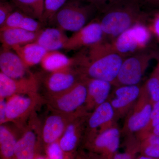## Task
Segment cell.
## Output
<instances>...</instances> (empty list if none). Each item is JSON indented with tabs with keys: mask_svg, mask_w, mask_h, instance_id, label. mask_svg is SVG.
I'll return each instance as SVG.
<instances>
[{
	"mask_svg": "<svg viewBox=\"0 0 159 159\" xmlns=\"http://www.w3.org/2000/svg\"><path fill=\"white\" fill-rule=\"evenodd\" d=\"M73 58V67L82 77L105 80L113 85L125 57L104 40L81 49Z\"/></svg>",
	"mask_w": 159,
	"mask_h": 159,
	"instance_id": "6da1fadb",
	"label": "cell"
},
{
	"mask_svg": "<svg viewBox=\"0 0 159 159\" xmlns=\"http://www.w3.org/2000/svg\"><path fill=\"white\" fill-rule=\"evenodd\" d=\"M139 0H122L100 11L98 21L105 36L111 41L120 34L139 23L145 24L148 13L142 9Z\"/></svg>",
	"mask_w": 159,
	"mask_h": 159,
	"instance_id": "7a4b0ae2",
	"label": "cell"
},
{
	"mask_svg": "<svg viewBox=\"0 0 159 159\" xmlns=\"http://www.w3.org/2000/svg\"><path fill=\"white\" fill-rule=\"evenodd\" d=\"M83 2L81 0H72L66 2L51 21L64 31H79L89 23V20L97 10L92 4H84Z\"/></svg>",
	"mask_w": 159,
	"mask_h": 159,
	"instance_id": "3957f363",
	"label": "cell"
},
{
	"mask_svg": "<svg viewBox=\"0 0 159 159\" xmlns=\"http://www.w3.org/2000/svg\"><path fill=\"white\" fill-rule=\"evenodd\" d=\"M157 57L156 52L147 48L125 57L113 85H138L151 61Z\"/></svg>",
	"mask_w": 159,
	"mask_h": 159,
	"instance_id": "277c9868",
	"label": "cell"
},
{
	"mask_svg": "<svg viewBox=\"0 0 159 159\" xmlns=\"http://www.w3.org/2000/svg\"><path fill=\"white\" fill-rule=\"evenodd\" d=\"M87 95V86L85 79L61 93L46 96L45 103L49 109L64 113L76 112L84 107Z\"/></svg>",
	"mask_w": 159,
	"mask_h": 159,
	"instance_id": "5b68a950",
	"label": "cell"
},
{
	"mask_svg": "<svg viewBox=\"0 0 159 159\" xmlns=\"http://www.w3.org/2000/svg\"><path fill=\"white\" fill-rule=\"evenodd\" d=\"M151 32L144 23H139L124 31L111 43L114 49L124 57L147 48Z\"/></svg>",
	"mask_w": 159,
	"mask_h": 159,
	"instance_id": "8992f818",
	"label": "cell"
},
{
	"mask_svg": "<svg viewBox=\"0 0 159 159\" xmlns=\"http://www.w3.org/2000/svg\"><path fill=\"white\" fill-rule=\"evenodd\" d=\"M84 110H86L84 107L72 114L51 110V113L46 117L41 128H40L41 150L45 151L49 145L59 141L71 121Z\"/></svg>",
	"mask_w": 159,
	"mask_h": 159,
	"instance_id": "52a82bcc",
	"label": "cell"
},
{
	"mask_svg": "<svg viewBox=\"0 0 159 159\" xmlns=\"http://www.w3.org/2000/svg\"><path fill=\"white\" fill-rule=\"evenodd\" d=\"M45 102L39 94L34 96L14 95L7 99L6 123L11 122L21 128L40 104Z\"/></svg>",
	"mask_w": 159,
	"mask_h": 159,
	"instance_id": "ba28073f",
	"label": "cell"
},
{
	"mask_svg": "<svg viewBox=\"0 0 159 159\" xmlns=\"http://www.w3.org/2000/svg\"><path fill=\"white\" fill-rule=\"evenodd\" d=\"M153 104L145 84L133 107L126 116L122 132L126 136L139 133L145 128L150 119Z\"/></svg>",
	"mask_w": 159,
	"mask_h": 159,
	"instance_id": "9c48e42d",
	"label": "cell"
},
{
	"mask_svg": "<svg viewBox=\"0 0 159 159\" xmlns=\"http://www.w3.org/2000/svg\"><path fill=\"white\" fill-rule=\"evenodd\" d=\"M91 113L84 110L69 124L61 139L59 145L66 159H73L82 145L87 121Z\"/></svg>",
	"mask_w": 159,
	"mask_h": 159,
	"instance_id": "30bf717a",
	"label": "cell"
},
{
	"mask_svg": "<svg viewBox=\"0 0 159 159\" xmlns=\"http://www.w3.org/2000/svg\"><path fill=\"white\" fill-rule=\"evenodd\" d=\"M120 136L121 131L116 123L83 144L80 148L100 155L104 159H113L119 151Z\"/></svg>",
	"mask_w": 159,
	"mask_h": 159,
	"instance_id": "8fae6325",
	"label": "cell"
},
{
	"mask_svg": "<svg viewBox=\"0 0 159 159\" xmlns=\"http://www.w3.org/2000/svg\"><path fill=\"white\" fill-rule=\"evenodd\" d=\"M42 77L31 74L19 79H13L0 73V99H8L17 95H38Z\"/></svg>",
	"mask_w": 159,
	"mask_h": 159,
	"instance_id": "7c38bea8",
	"label": "cell"
},
{
	"mask_svg": "<svg viewBox=\"0 0 159 159\" xmlns=\"http://www.w3.org/2000/svg\"><path fill=\"white\" fill-rule=\"evenodd\" d=\"M116 121L115 111L107 100L97 107L89 115L82 145L116 124Z\"/></svg>",
	"mask_w": 159,
	"mask_h": 159,
	"instance_id": "4fadbf2b",
	"label": "cell"
},
{
	"mask_svg": "<svg viewBox=\"0 0 159 159\" xmlns=\"http://www.w3.org/2000/svg\"><path fill=\"white\" fill-rule=\"evenodd\" d=\"M82 77L73 67L61 70L50 72L42 82L46 90V96L61 93L71 89L81 80Z\"/></svg>",
	"mask_w": 159,
	"mask_h": 159,
	"instance_id": "5bb4252c",
	"label": "cell"
},
{
	"mask_svg": "<svg viewBox=\"0 0 159 159\" xmlns=\"http://www.w3.org/2000/svg\"><path fill=\"white\" fill-rule=\"evenodd\" d=\"M104 39L99 21L94 20L69 37L64 49L68 51L81 50L101 42Z\"/></svg>",
	"mask_w": 159,
	"mask_h": 159,
	"instance_id": "9a60e30c",
	"label": "cell"
},
{
	"mask_svg": "<svg viewBox=\"0 0 159 159\" xmlns=\"http://www.w3.org/2000/svg\"><path fill=\"white\" fill-rule=\"evenodd\" d=\"M142 86L138 85L116 87L108 99L113 108L116 121L127 116L141 94Z\"/></svg>",
	"mask_w": 159,
	"mask_h": 159,
	"instance_id": "2e32d148",
	"label": "cell"
},
{
	"mask_svg": "<svg viewBox=\"0 0 159 159\" xmlns=\"http://www.w3.org/2000/svg\"><path fill=\"white\" fill-rule=\"evenodd\" d=\"M39 132L40 128L35 124L30 125L25 129L18 139L15 149V158L38 159L41 150Z\"/></svg>",
	"mask_w": 159,
	"mask_h": 159,
	"instance_id": "e0dca14e",
	"label": "cell"
},
{
	"mask_svg": "<svg viewBox=\"0 0 159 159\" xmlns=\"http://www.w3.org/2000/svg\"><path fill=\"white\" fill-rule=\"evenodd\" d=\"M11 49L2 47L0 53V69L1 73L7 77L19 79L30 76L32 73L20 57Z\"/></svg>",
	"mask_w": 159,
	"mask_h": 159,
	"instance_id": "ac0fdd59",
	"label": "cell"
},
{
	"mask_svg": "<svg viewBox=\"0 0 159 159\" xmlns=\"http://www.w3.org/2000/svg\"><path fill=\"white\" fill-rule=\"evenodd\" d=\"M87 86V95L84 107L91 113L97 107L108 100L112 84L101 80L85 78Z\"/></svg>",
	"mask_w": 159,
	"mask_h": 159,
	"instance_id": "d6986e66",
	"label": "cell"
},
{
	"mask_svg": "<svg viewBox=\"0 0 159 159\" xmlns=\"http://www.w3.org/2000/svg\"><path fill=\"white\" fill-rule=\"evenodd\" d=\"M41 31L33 32L17 28H1L0 40L2 47L11 49L15 46L35 42Z\"/></svg>",
	"mask_w": 159,
	"mask_h": 159,
	"instance_id": "ffe728a7",
	"label": "cell"
},
{
	"mask_svg": "<svg viewBox=\"0 0 159 159\" xmlns=\"http://www.w3.org/2000/svg\"><path fill=\"white\" fill-rule=\"evenodd\" d=\"M69 37L59 28L43 29L36 42L47 51H58L63 48Z\"/></svg>",
	"mask_w": 159,
	"mask_h": 159,
	"instance_id": "44dd1931",
	"label": "cell"
},
{
	"mask_svg": "<svg viewBox=\"0 0 159 159\" xmlns=\"http://www.w3.org/2000/svg\"><path fill=\"white\" fill-rule=\"evenodd\" d=\"M28 67L40 63L47 51L36 42L11 48Z\"/></svg>",
	"mask_w": 159,
	"mask_h": 159,
	"instance_id": "7402d4cb",
	"label": "cell"
},
{
	"mask_svg": "<svg viewBox=\"0 0 159 159\" xmlns=\"http://www.w3.org/2000/svg\"><path fill=\"white\" fill-rule=\"evenodd\" d=\"M40 64L45 71L50 73L73 67L74 59L58 51H47Z\"/></svg>",
	"mask_w": 159,
	"mask_h": 159,
	"instance_id": "603a6c76",
	"label": "cell"
},
{
	"mask_svg": "<svg viewBox=\"0 0 159 159\" xmlns=\"http://www.w3.org/2000/svg\"><path fill=\"white\" fill-rule=\"evenodd\" d=\"M41 22L29 16L20 10L13 11L2 28H14L38 32L42 30Z\"/></svg>",
	"mask_w": 159,
	"mask_h": 159,
	"instance_id": "cb8c5ba5",
	"label": "cell"
},
{
	"mask_svg": "<svg viewBox=\"0 0 159 159\" xmlns=\"http://www.w3.org/2000/svg\"><path fill=\"white\" fill-rule=\"evenodd\" d=\"M18 139L6 124L0 125V155L1 159L14 158L15 149Z\"/></svg>",
	"mask_w": 159,
	"mask_h": 159,
	"instance_id": "d4e9b609",
	"label": "cell"
},
{
	"mask_svg": "<svg viewBox=\"0 0 159 159\" xmlns=\"http://www.w3.org/2000/svg\"><path fill=\"white\" fill-rule=\"evenodd\" d=\"M18 10L42 23L45 0H12Z\"/></svg>",
	"mask_w": 159,
	"mask_h": 159,
	"instance_id": "484cf974",
	"label": "cell"
},
{
	"mask_svg": "<svg viewBox=\"0 0 159 159\" xmlns=\"http://www.w3.org/2000/svg\"><path fill=\"white\" fill-rule=\"evenodd\" d=\"M123 151H118L113 159H136L140 154V140L134 134L126 136Z\"/></svg>",
	"mask_w": 159,
	"mask_h": 159,
	"instance_id": "4316f807",
	"label": "cell"
},
{
	"mask_svg": "<svg viewBox=\"0 0 159 159\" xmlns=\"http://www.w3.org/2000/svg\"><path fill=\"white\" fill-rule=\"evenodd\" d=\"M139 140L141 154L159 158V136L150 133Z\"/></svg>",
	"mask_w": 159,
	"mask_h": 159,
	"instance_id": "83f0119b",
	"label": "cell"
},
{
	"mask_svg": "<svg viewBox=\"0 0 159 159\" xmlns=\"http://www.w3.org/2000/svg\"><path fill=\"white\" fill-rule=\"evenodd\" d=\"M66 0H45L42 23L51 21L57 11L66 3Z\"/></svg>",
	"mask_w": 159,
	"mask_h": 159,
	"instance_id": "f1b7e54d",
	"label": "cell"
},
{
	"mask_svg": "<svg viewBox=\"0 0 159 159\" xmlns=\"http://www.w3.org/2000/svg\"><path fill=\"white\" fill-rule=\"evenodd\" d=\"M145 85L152 104L159 101V76L153 71Z\"/></svg>",
	"mask_w": 159,
	"mask_h": 159,
	"instance_id": "f546056e",
	"label": "cell"
},
{
	"mask_svg": "<svg viewBox=\"0 0 159 159\" xmlns=\"http://www.w3.org/2000/svg\"><path fill=\"white\" fill-rule=\"evenodd\" d=\"M159 123V101L154 103L150 119L145 128L140 131L135 135L139 139H142L145 136L150 134L152 129Z\"/></svg>",
	"mask_w": 159,
	"mask_h": 159,
	"instance_id": "4dcf8cb0",
	"label": "cell"
},
{
	"mask_svg": "<svg viewBox=\"0 0 159 159\" xmlns=\"http://www.w3.org/2000/svg\"><path fill=\"white\" fill-rule=\"evenodd\" d=\"M47 159H66L59 141L51 144L45 150Z\"/></svg>",
	"mask_w": 159,
	"mask_h": 159,
	"instance_id": "1f68e13d",
	"label": "cell"
},
{
	"mask_svg": "<svg viewBox=\"0 0 159 159\" xmlns=\"http://www.w3.org/2000/svg\"><path fill=\"white\" fill-rule=\"evenodd\" d=\"M15 6L8 2H1L0 4V27L5 25L6 20L14 10Z\"/></svg>",
	"mask_w": 159,
	"mask_h": 159,
	"instance_id": "d6a6232c",
	"label": "cell"
},
{
	"mask_svg": "<svg viewBox=\"0 0 159 159\" xmlns=\"http://www.w3.org/2000/svg\"><path fill=\"white\" fill-rule=\"evenodd\" d=\"M85 2L92 4L97 8V10L101 11L110 5H112L122 0H81Z\"/></svg>",
	"mask_w": 159,
	"mask_h": 159,
	"instance_id": "836d02e7",
	"label": "cell"
},
{
	"mask_svg": "<svg viewBox=\"0 0 159 159\" xmlns=\"http://www.w3.org/2000/svg\"><path fill=\"white\" fill-rule=\"evenodd\" d=\"M148 27L152 35H154L159 41V16L154 14Z\"/></svg>",
	"mask_w": 159,
	"mask_h": 159,
	"instance_id": "e575fe53",
	"label": "cell"
},
{
	"mask_svg": "<svg viewBox=\"0 0 159 159\" xmlns=\"http://www.w3.org/2000/svg\"><path fill=\"white\" fill-rule=\"evenodd\" d=\"M7 99H0V125L6 124V106Z\"/></svg>",
	"mask_w": 159,
	"mask_h": 159,
	"instance_id": "d590c367",
	"label": "cell"
},
{
	"mask_svg": "<svg viewBox=\"0 0 159 159\" xmlns=\"http://www.w3.org/2000/svg\"><path fill=\"white\" fill-rule=\"evenodd\" d=\"M142 6H145L153 8L159 9V0H139Z\"/></svg>",
	"mask_w": 159,
	"mask_h": 159,
	"instance_id": "8d00e7d4",
	"label": "cell"
},
{
	"mask_svg": "<svg viewBox=\"0 0 159 159\" xmlns=\"http://www.w3.org/2000/svg\"><path fill=\"white\" fill-rule=\"evenodd\" d=\"M89 152L88 151L80 148L77 151L73 159H89Z\"/></svg>",
	"mask_w": 159,
	"mask_h": 159,
	"instance_id": "74e56055",
	"label": "cell"
},
{
	"mask_svg": "<svg viewBox=\"0 0 159 159\" xmlns=\"http://www.w3.org/2000/svg\"><path fill=\"white\" fill-rule=\"evenodd\" d=\"M89 152V159H104V158L98 154L93 153V152Z\"/></svg>",
	"mask_w": 159,
	"mask_h": 159,
	"instance_id": "f35d334b",
	"label": "cell"
},
{
	"mask_svg": "<svg viewBox=\"0 0 159 159\" xmlns=\"http://www.w3.org/2000/svg\"><path fill=\"white\" fill-rule=\"evenodd\" d=\"M150 133H152L154 134L159 136V123L152 129Z\"/></svg>",
	"mask_w": 159,
	"mask_h": 159,
	"instance_id": "ab89813d",
	"label": "cell"
},
{
	"mask_svg": "<svg viewBox=\"0 0 159 159\" xmlns=\"http://www.w3.org/2000/svg\"><path fill=\"white\" fill-rule=\"evenodd\" d=\"M136 159H159V158L152 157L146 156L140 154Z\"/></svg>",
	"mask_w": 159,
	"mask_h": 159,
	"instance_id": "60d3db41",
	"label": "cell"
},
{
	"mask_svg": "<svg viewBox=\"0 0 159 159\" xmlns=\"http://www.w3.org/2000/svg\"><path fill=\"white\" fill-rule=\"evenodd\" d=\"M153 71H154V72H155L156 73H157L159 76V60L158 62L157 65L156 67L155 68V69Z\"/></svg>",
	"mask_w": 159,
	"mask_h": 159,
	"instance_id": "b9f144b4",
	"label": "cell"
},
{
	"mask_svg": "<svg viewBox=\"0 0 159 159\" xmlns=\"http://www.w3.org/2000/svg\"><path fill=\"white\" fill-rule=\"evenodd\" d=\"M155 15L159 16V11H157L156 13H155Z\"/></svg>",
	"mask_w": 159,
	"mask_h": 159,
	"instance_id": "7bdbcfd3",
	"label": "cell"
},
{
	"mask_svg": "<svg viewBox=\"0 0 159 159\" xmlns=\"http://www.w3.org/2000/svg\"><path fill=\"white\" fill-rule=\"evenodd\" d=\"M9 159H16L15 158H13Z\"/></svg>",
	"mask_w": 159,
	"mask_h": 159,
	"instance_id": "ee69618b",
	"label": "cell"
}]
</instances>
